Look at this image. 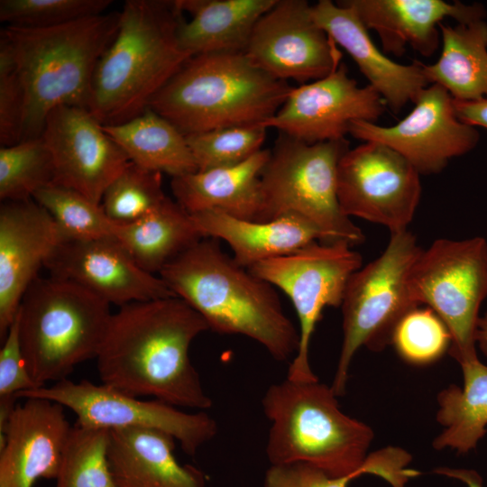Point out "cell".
Here are the masks:
<instances>
[{"mask_svg":"<svg viewBox=\"0 0 487 487\" xmlns=\"http://www.w3.org/2000/svg\"><path fill=\"white\" fill-rule=\"evenodd\" d=\"M386 104L370 86L359 87L345 64L328 76L293 87L280 110L262 126L316 143L345 139L354 121L375 123Z\"/></svg>","mask_w":487,"mask_h":487,"instance_id":"cell-16","label":"cell"},{"mask_svg":"<svg viewBox=\"0 0 487 487\" xmlns=\"http://www.w3.org/2000/svg\"><path fill=\"white\" fill-rule=\"evenodd\" d=\"M19 398H43L69 409L77 423L104 429L151 428L164 431L194 455L217 432L216 420L205 411L185 412L158 400H142L106 384L69 379L49 387L21 392Z\"/></svg>","mask_w":487,"mask_h":487,"instance_id":"cell-12","label":"cell"},{"mask_svg":"<svg viewBox=\"0 0 487 487\" xmlns=\"http://www.w3.org/2000/svg\"><path fill=\"white\" fill-rule=\"evenodd\" d=\"M33 199L50 213L66 240L115 237L116 225L101 204L71 188L53 183L39 190Z\"/></svg>","mask_w":487,"mask_h":487,"instance_id":"cell-33","label":"cell"},{"mask_svg":"<svg viewBox=\"0 0 487 487\" xmlns=\"http://www.w3.org/2000/svg\"><path fill=\"white\" fill-rule=\"evenodd\" d=\"M51 154L41 136L0 149V198L2 201L32 199L41 188L54 183Z\"/></svg>","mask_w":487,"mask_h":487,"instance_id":"cell-32","label":"cell"},{"mask_svg":"<svg viewBox=\"0 0 487 487\" xmlns=\"http://www.w3.org/2000/svg\"><path fill=\"white\" fill-rule=\"evenodd\" d=\"M418 171L402 155L376 142L349 149L337 168L342 212L387 227L407 230L421 197Z\"/></svg>","mask_w":487,"mask_h":487,"instance_id":"cell-13","label":"cell"},{"mask_svg":"<svg viewBox=\"0 0 487 487\" xmlns=\"http://www.w3.org/2000/svg\"><path fill=\"white\" fill-rule=\"evenodd\" d=\"M349 149L345 138L307 143L280 133L261 176L262 221L296 214L319 229L323 243H363V233L337 198L338 163Z\"/></svg>","mask_w":487,"mask_h":487,"instance_id":"cell-8","label":"cell"},{"mask_svg":"<svg viewBox=\"0 0 487 487\" xmlns=\"http://www.w3.org/2000/svg\"><path fill=\"white\" fill-rule=\"evenodd\" d=\"M458 118L472 126L487 129V97L473 101L454 100Z\"/></svg>","mask_w":487,"mask_h":487,"instance_id":"cell-41","label":"cell"},{"mask_svg":"<svg viewBox=\"0 0 487 487\" xmlns=\"http://www.w3.org/2000/svg\"><path fill=\"white\" fill-rule=\"evenodd\" d=\"M159 277L203 317L209 329L252 338L279 362L295 356L299 333L283 312L274 287L228 256L218 239L202 238Z\"/></svg>","mask_w":487,"mask_h":487,"instance_id":"cell-3","label":"cell"},{"mask_svg":"<svg viewBox=\"0 0 487 487\" xmlns=\"http://www.w3.org/2000/svg\"><path fill=\"white\" fill-rule=\"evenodd\" d=\"M111 316L109 303L78 284L38 277L18 310L21 348L37 388L96 359Z\"/></svg>","mask_w":487,"mask_h":487,"instance_id":"cell-7","label":"cell"},{"mask_svg":"<svg viewBox=\"0 0 487 487\" xmlns=\"http://www.w3.org/2000/svg\"><path fill=\"white\" fill-rule=\"evenodd\" d=\"M103 127L130 161L140 167L171 178L198 170L186 136L149 107L127 122Z\"/></svg>","mask_w":487,"mask_h":487,"instance_id":"cell-29","label":"cell"},{"mask_svg":"<svg viewBox=\"0 0 487 487\" xmlns=\"http://www.w3.org/2000/svg\"><path fill=\"white\" fill-rule=\"evenodd\" d=\"M475 342L480 349L487 355V312L481 316L475 332Z\"/></svg>","mask_w":487,"mask_h":487,"instance_id":"cell-43","label":"cell"},{"mask_svg":"<svg viewBox=\"0 0 487 487\" xmlns=\"http://www.w3.org/2000/svg\"><path fill=\"white\" fill-rule=\"evenodd\" d=\"M44 267L51 277L76 283L110 305L176 296L161 277L142 270L115 237L66 240Z\"/></svg>","mask_w":487,"mask_h":487,"instance_id":"cell-18","label":"cell"},{"mask_svg":"<svg viewBox=\"0 0 487 487\" xmlns=\"http://www.w3.org/2000/svg\"><path fill=\"white\" fill-rule=\"evenodd\" d=\"M190 215L204 238L225 241L232 249L234 260L246 269L324 241L315 225L296 214H286L271 221L244 220L216 210Z\"/></svg>","mask_w":487,"mask_h":487,"instance_id":"cell-25","label":"cell"},{"mask_svg":"<svg viewBox=\"0 0 487 487\" xmlns=\"http://www.w3.org/2000/svg\"><path fill=\"white\" fill-rule=\"evenodd\" d=\"M66 241L50 213L33 198L0 207V338L14 320L38 272Z\"/></svg>","mask_w":487,"mask_h":487,"instance_id":"cell-19","label":"cell"},{"mask_svg":"<svg viewBox=\"0 0 487 487\" xmlns=\"http://www.w3.org/2000/svg\"><path fill=\"white\" fill-rule=\"evenodd\" d=\"M408 229L391 233L382 253L350 277L341 304L343 343L332 383L335 394L345 392L351 362L363 346L382 351L392 342L401 319L419 306L409 287L411 267L421 252Z\"/></svg>","mask_w":487,"mask_h":487,"instance_id":"cell-9","label":"cell"},{"mask_svg":"<svg viewBox=\"0 0 487 487\" xmlns=\"http://www.w3.org/2000/svg\"><path fill=\"white\" fill-rule=\"evenodd\" d=\"M331 387L318 381L289 379L271 385L262 405L271 422L266 446L271 464L306 463L334 477L372 473L392 487L418 475L409 469L410 455L387 446L367 455L374 433L343 413Z\"/></svg>","mask_w":487,"mask_h":487,"instance_id":"cell-2","label":"cell"},{"mask_svg":"<svg viewBox=\"0 0 487 487\" xmlns=\"http://www.w3.org/2000/svg\"><path fill=\"white\" fill-rule=\"evenodd\" d=\"M207 330L203 317L177 296L120 307L96 357L102 383L135 397L205 411L213 403L188 351Z\"/></svg>","mask_w":487,"mask_h":487,"instance_id":"cell-1","label":"cell"},{"mask_svg":"<svg viewBox=\"0 0 487 487\" xmlns=\"http://www.w3.org/2000/svg\"><path fill=\"white\" fill-rule=\"evenodd\" d=\"M175 441L157 429L110 430L108 458L117 487H205L200 470L176 459Z\"/></svg>","mask_w":487,"mask_h":487,"instance_id":"cell-24","label":"cell"},{"mask_svg":"<svg viewBox=\"0 0 487 487\" xmlns=\"http://www.w3.org/2000/svg\"><path fill=\"white\" fill-rule=\"evenodd\" d=\"M391 344L405 361L426 364L437 360L449 350L451 335L432 309L417 308L399 323Z\"/></svg>","mask_w":487,"mask_h":487,"instance_id":"cell-37","label":"cell"},{"mask_svg":"<svg viewBox=\"0 0 487 487\" xmlns=\"http://www.w3.org/2000/svg\"><path fill=\"white\" fill-rule=\"evenodd\" d=\"M34 389L21 348L17 313L0 350V400H16L21 392Z\"/></svg>","mask_w":487,"mask_h":487,"instance_id":"cell-39","label":"cell"},{"mask_svg":"<svg viewBox=\"0 0 487 487\" xmlns=\"http://www.w3.org/2000/svg\"><path fill=\"white\" fill-rule=\"evenodd\" d=\"M24 90L7 44L0 39V142L2 147L21 141Z\"/></svg>","mask_w":487,"mask_h":487,"instance_id":"cell-38","label":"cell"},{"mask_svg":"<svg viewBox=\"0 0 487 487\" xmlns=\"http://www.w3.org/2000/svg\"><path fill=\"white\" fill-rule=\"evenodd\" d=\"M244 53L271 76L301 85L328 76L342 59L305 0H277L256 23Z\"/></svg>","mask_w":487,"mask_h":487,"instance_id":"cell-15","label":"cell"},{"mask_svg":"<svg viewBox=\"0 0 487 487\" xmlns=\"http://www.w3.org/2000/svg\"><path fill=\"white\" fill-rule=\"evenodd\" d=\"M111 0H1L0 21L9 26L45 28L106 13Z\"/></svg>","mask_w":487,"mask_h":487,"instance_id":"cell-36","label":"cell"},{"mask_svg":"<svg viewBox=\"0 0 487 487\" xmlns=\"http://www.w3.org/2000/svg\"><path fill=\"white\" fill-rule=\"evenodd\" d=\"M433 472L436 474L458 480L467 487H483L482 476L473 469L437 467Z\"/></svg>","mask_w":487,"mask_h":487,"instance_id":"cell-42","label":"cell"},{"mask_svg":"<svg viewBox=\"0 0 487 487\" xmlns=\"http://www.w3.org/2000/svg\"><path fill=\"white\" fill-rule=\"evenodd\" d=\"M71 427L64 407L43 398H25L0 434V487H32L57 478Z\"/></svg>","mask_w":487,"mask_h":487,"instance_id":"cell-20","label":"cell"},{"mask_svg":"<svg viewBox=\"0 0 487 487\" xmlns=\"http://www.w3.org/2000/svg\"><path fill=\"white\" fill-rule=\"evenodd\" d=\"M270 154L271 150L262 149L236 165L171 178L173 196L189 214L216 210L239 219L262 221L261 176Z\"/></svg>","mask_w":487,"mask_h":487,"instance_id":"cell-23","label":"cell"},{"mask_svg":"<svg viewBox=\"0 0 487 487\" xmlns=\"http://www.w3.org/2000/svg\"><path fill=\"white\" fill-rule=\"evenodd\" d=\"M292 88L244 52L206 53L190 57L148 107L186 136L262 125L280 110Z\"/></svg>","mask_w":487,"mask_h":487,"instance_id":"cell-6","label":"cell"},{"mask_svg":"<svg viewBox=\"0 0 487 487\" xmlns=\"http://www.w3.org/2000/svg\"><path fill=\"white\" fill-rule=\"evenodd\" d=\"M267 129L228 127L186 135L198 170L239 164L261 151Z\"/></svg>","mask_w":487,"mask_h":487,"instance_id":"cell-35","label":"cell"},{"mask_svg":"<svg viewBox=\"0 0 487 487\" xmlns=\"http://www.w3.org/2000/svg\"><path fill=\"white\" fill-rule=\"evenodd\" d=\"M54 165V184L101 204L111 182L130 164L103 124L87 108L62 106L45 119L41 135Z\"/></svg>","mask_w":487,"mask_h":487,"instance_id":"cell-17","label":"cell"},{"mask_svg":"<svg viewBox=\"0 0 487 487\" xmlns=\"http://www.w3.org/2000/svg\"><path fill=\"white\" fill-rule=\"evenodd\" d=\"M277 0H178L190 14L178 28L180 48L188 55L244 52L258 20Z\"/></svg>","mask_w":487,"mask_h":487,"instance_id":"cell-26","label":"cell"},{"mask_svg":"<svg viewBox=\"0 0 487 487\" xmlns=\"http://www.w3.org/2000/svg\"><path fill=\"white\" fill-rule=\"evenodd\" d=\"M178 0H127L113 41L100 58L88 110L103 125L127 122L191 57L179 46Z\"/></svg>","mask_w":487,"mask_h":487,"instance_id":"cell-4","label":"cell"},{"mask_svg":"<svg viewBox=\"0 0 487 487\" xmlns=\"http://www.w3.org/2000/svg\"><path fill=\"white\" fill-rule=\"evenodd\" d=\"M115 238L145 271L155 274L204 238L191 215L176 200L164 201L142 218L116 225Z\"/></svg>","mask_w":487,"mask_h":487,"instance_id":"cell-28","label":"cell"},{"mask_svg":"<svg viewBox=\"0 0 487 487\" xmlns=\"http://www.w3.org/2000/svg\"><path fill=\"white\" fill-rule=\"evenodd\" d=\"M109 438L108 429L71 427L56 487H117L109 464Z\"/></svg>","mask_w":487,"mask_h":487,"instance_id":"cell-31","label":"cell"},{"mask_svg":"<svg viewBox=\"0 0 487 487\" xmlns=\"http://www.w3.org/2000/svg\"><path fill=\"white\" fill-rule=\"evenodd\" d=\"M119 19L120 11L51 27L1 30L24 90L21 141L41 136L57 107L88 109L96 65L116 35Z\"/></svg>","mask_w":487,"mask_h":487,"instance_id":"cell-5","label":"cell"},{"mask_svg":"<svg viewBox=\"0 0 487 487\" xmlns=\"http://www.w3.org/2000/svg\"><path fill=\"white\" fill-rule=\"evenodd\" d=\"M365 28L374 31L385 54L401 57L407 47L425 57L437 51L441 41L439 24L446 18L457 23L485 20L481 3H448L443 0H343Z\"/></svg>","mask_w":487,"mask_h":487,"instance_id":"cell-21","label":"cell"},{"mask_svg":"<svg viewBox=\"0 0 487 487\" xmlns=\"http://www.w3.org/2000/svg\"><path fill=\"white\" fill-rule=\"evenodd\" d=\"M464 385L451 384L437 395V422L444 427L435 449L467 454L487 433V365L479 358L460 364Z\"/></svg>","mask_w":487,"mask_h":487,"instance_id":"cell-30","label":"cell"},{"mask_svg":"<svg viewBox=\"0 0 487 487\" xmlns=\"http://www.w3.org/2000/svg\"><path fill=\"white\" fill-rule=\"evenodd\" d=\"M349 133L363 142H376L391 148L419 174L440 172L450 160L470 152L480 141L476 127L458 118L454 98L436 84L424 88L410 113L396 124L354 121Z\"/></svg>","mask_w":487,"mask_h":487,"instance_id":"cell-14","label":"cell"},{"mask_svg":"<svg viewBox=\"0 0 487 487\" xmlns=\"http://www.w3.org/2000/svg\"><path fill=\"white\" fill-rule=\"evenodd\" d=\"M354 476L334 477L306 463L271 464L264 487H347Z\"/></svg>","mask_w":487,"mask_h":487,"instance_id":"cell-40","label":"cell"},{"mask_svg":"<svg viewBox=\"0 0 487 487\" xmlns=\"http://www.w3.org/2000/svg\"><path fill=\"white\" fill-rule=\"evenodd\" d=\"M161 175L130 162L103 195L105 214L115 225H126L152 211L167 198Z\"/></svg>","mask_w":487,"mask_h":487,"instance_id":"cell-34","label":"cell"},{"mask_svg":"<svg viewBox=\"0 0 487 487\" xmlns=\"http://www.w3.org/2000/svg\"><path fill=\"white\" fill-rule=\"evenodd\" d=\"M411 294L443 321L449 354L459 364L478 358L475 332L487 299V240L441 238L421 250L409 272Z\"/></svg>","mask_w":487,"mask_h":487,"instance_id":"cell-10","label":"cell"},{"mask_svg":"<svg viewBox=\"0 0 487 487\" xmlns=\"http://www.w3.org/2000/svg\"><path fill=\"white\" fill-rule=\"evenodd\" d=\"M312 15L336 45L341 46L358 66L369 85L391 111L399 113L430 84L423 63L400 64L391 60L372 41L355 12L338 2L320 0L312 5Z\"/></svg>","mask_w":487,"mask_h":487,"instance_id":"cell-22","label":"cell"},{"mask_svg":"<svg viewBox=\"0 0 487 487\" xmlns=\"http://www.w3.org/2000/svg\"><path fill=\"white\" fill-rule=\"evenodd\" d=\"M442 51L438 60L423 64L429 84L444 87L456 101L487 97V22L439 24Z\"/></svg>","mask_w":487,"mask_h":487,"instance_id":"cell-27","label":"cell"},{"mask_svg":"<svg viewBox=\"0 0 487 487\" xmlns=\"http://www.w3.org/2000/svg\"><path fill=\"white\" fill-rule=\"evenodd\" d=\"M353 247L317 241L248 269L285 292L297 312L299 345L287 373L292 381H318L309 363L310 340L324 308L341 307L350 277L362 267V256Z\"/></svg>","mask_w":487,"mask_h":487,"instance_id":"cell-11","label":"cell"}]
</instances>
